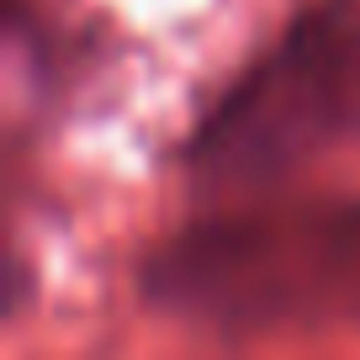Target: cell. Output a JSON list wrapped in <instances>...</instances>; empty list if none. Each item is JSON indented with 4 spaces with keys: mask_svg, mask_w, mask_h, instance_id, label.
<instances>
[{
    "mask_svg": "<svg viewBox=\"0 0 360 360\" xmlns=\"http://www.w3.org/2000/svg\"><path fill=\"white\" fill-rule=\"evenodd\" d=\"M360 143V6L318 0L186 148L202 191H249Z\"/></svg>",
    "mask_w": 360,
    "mask_h": 360,
    "instance_id": "obj_1",
    "label": "cell"
}]
</instances>
